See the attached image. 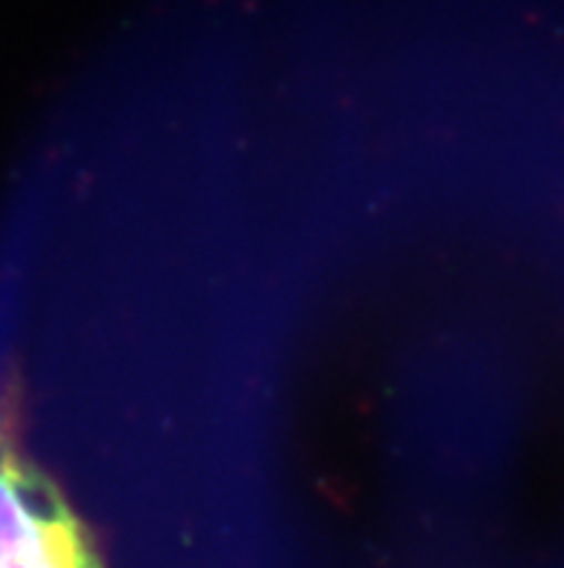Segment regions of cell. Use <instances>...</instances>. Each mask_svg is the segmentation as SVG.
Wrapping results in <instances>:
<instances>
[{
    "label": "cell",
    "instance_id": "cell-1",
    "mask_svg": "<svg viewBox=\"0 0 564 568\" xmlns=\"http://www.w3.org/2000/svg\"><path fill=\"white\" fill-rule=\"evenodd\" d=\"M0 568H104L50 476L0 442Z\"/></svg>",
    "mask_w": 564,
    "mask_h": 568
}]
</instances>
